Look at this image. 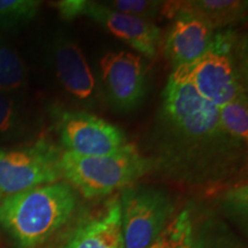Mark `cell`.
Instances as JSON below:
<instances>
[{"label":"cell","mask_w":248,"mask_h":248,"mask_svg":"<svg viewBox=\"0 0 248 248\" xmlns=\"http://www.w3.org/2000/svg\"><path fill=\"white\" fill-rule=\"evenodd\" d=\"M76 204V192L67 182L36 186L0 198V225L18 246L33 248L66 224Z\"/></svg>","instance_id":"obj_1"},{"label":"cell","mask_w":248,"mask_h":248,"mask_svg":"<svg viewBox=\"0 0 248 248\" xmlns=\"http://www.w3.org/2000/svg\"><path fill=\"white\" fill-rule=\"evenodd\" d=\"M60 167L62 178L88 199L128 187L148 169L147 160L129 142L114 153L99 156L63 152Z\"/></svg>","instance_id":"obj_2"},{"label":"cell","mask_w":248,"mask_h":248,"mask_svg":"<svg viewBox=\"0 0 248 248\" xmlns=\"http://www.w3.org/2000/svg\"><path fill=\"white\" fill-rule=\"evenodd\" d=\"M162 109L170 126L186 138H212L222 133L219 108L198 92L184 66L170 74L162 94Z\"/></svg>","instance_id":"obj_3"},{"label":"cell","mask_w":248,"mask_h":248,"mask_svg":"<svg viewBox=\"0 0 248 248\" xmlns=\"http://www.w3.org/2000/svg\"><path fill=\"white\" fill-rule=\"evenodd\" d=\"M121 203L124 248H148L170 221L173 207L164 192L151 186H128Z\"/></svg>","instance_id":"obj_4"},{"label":"cell","mask_w":248,"mask_h":248,"mask_svg":"<svg viewBox=\"0 0 248 248\" xmlns=\"http://www.w3.org/2000/svg\"><path fill=\"white\" fill-rule=\"evenodd\" d=\"M60 157V152L46 141L0 150V198L59 182Z\"/></svg>","instance_id":"obj_5"},{"label":"cell","mask_w":248,"mask_h":248,"mask_svg":"<svg viewBox=\"0 0 248 248\" xmlns=\"http://www.w3.org/2000/svg\"><path fill=\"white\" fill-rule=\"evenodd\" d=\"M229 49V43L224 37L218 36L213 38L209 49L202 57L184 64L198 92L218 108L245 93Z\"/></svg>","instance_id":"obj_6"},{"label":"cell","mask_w":248,"mask_h":248,"mask_svg":"<svg viewBox=\"0 0 248 248\" xmlns=\"http://www.w3.org/2000/svg\"><path fill=\"white\" fill-rule=\"evenodd\" d=\"M59 126L62 146L73 154L99 156L114 153L128 144L119 126L84 111H67Z\"/></svg>","instance_id":"obj_7"},{"label":"cell","mask_w":248,"mask_h":248,"mask_svg":"<svg viewBox=\"0 0 248 248\" xmlns=\"http://www.w3.org/2000/svg\"><path fill=\"white\" fill-rule=\"evenodd\" d=\"M107 97L121 110L138 107L146 94V75L142 59L130 52H109L100 61Z\"/></svg>","instance_id":"obj_8"},{"label":"cell","mask_w":248,"mask_h":248,"mask_svg":"<svg viewBox=\"0 0 248 248\" xmlns=\"http://www.w3.org/2000/svg\"><path fill=\"white\" fill-rule=\"evenodd\" d=\"M166 7L171 8L169 14H173V22L164 40V53L175 68L190 64L209 49L213 28L199 15L179 7L178 2Z\"/></svg>","instance_id":"obj_9"},{"label":"cell","mask_w":248,"mask_h":248,"mask_svg":"<svg viewBox=\"0 0 248 248\" xmlns=\"http://www.w3.org/2000/svg\"><path fill=\"white\" fill-rule=\"evenodd\" d=\"M84 15L91 17L130 47L147 58H154L161 42V30L153 22L113 11L106 5L88 2Z\"/></svg>","instance_id":"obj_10"},{"label":"cell","mask_w":248,"mask_h":248,"mask_svg":"<svg viewBox=\"0 0 248 248\" xmlns=\"http://www.w3.org/2000/svg\"><path fill=\"white\" fill-rule=\"evenodd\" d=\"M55 73L64 90L79 101L94 94L95 82L79 45L73 40L59 43L54 52Z\"/></svg>","instance_id":"obj_11"},{"label":"cell","mask_w":248,"mask_h":248,"mask_svg":"<svg viewBox=\"0 0 248 248\" xmlns=\"http://www.w3.org/2000/svg\"><path fill=\"white\" fill-rule=\"evenodd\" d=\"M120 202L111 200L106 212L80 226L63 248H124Z\"/></svg>","instance_id":"obj_12"},{"label":"cell","mask_w":248,"mask_h":248,"mask_svg":"<svg viewBox=\"0 0 248 248\" xmlns=\"http://www.w3.org/2000/svg\"><path fill=\"white\" fill-rule=\"evenodd\" d=\"M181 8L203 18L213 30L241 20L246 14L247 1L237 0H198L178 2Z\"/></svg>","instance_id":"obj_13"},{"label":"cell","mask_w":248,"mask_h":248,"mask_svg":"<svg viewBox=\"0 0 248 248\" xmlns=\"http://www.w3.org/2000/svg\"><path fill=\"white\" fill-rule=\"evenodd\" d=\"M148 248H194L193 225L188 210H183L169 221Z\"/></svg>","instance_id":"obj_14"},{"label":"cell","mask_w":248,"mask_h":248,"mask_svg":"<svg viewBox=\"0 0 248 248\" xmlns=\"http://www.w3.org/2000/svg\"><path fill=\"white\" fill-rule=\"evenodd\" d=\"M219 126L222 133L230 136L235 140L247 141L248 113L247 97L245 93L219 107Z\"/></svg>","instance_id":"obj_15"},{"label":"cell","mask_w":248,"mask_h":248,"mask_svg":"<svg viewBox=\"0 0 248 248\" xmlns=\"http://www.w3.org/2000/svg\"><path fill=\"white\" fill-rule=\"evenodd\" d=\"M26 78L23 61L13 48L0 43V93L20 89Z\"/></svg>","instance_id":"obj_16"},{"label":"cell","mask_w":248,"mask_h":248,"mask_svg":"<svg viewBox=\"0 0 248 248\" xmlns=\"http://www.w3.org/2000/svg\"><path fill=\"white\" fill-rule=\"evenodd\" d=\"M39 7L37 0H0V29H14L30 22Z\"/></svg>","instance_id":"obj_17"},{"label":"cell","mask_w":248,"mask_h":248,"mask_svg":"<svg viewBox=\"0 0 248 248\" xmlns=\"http://www.w3.org/2000/svg\"><path fill=\"white\" fill-rule=\"evenodd\" d=\"M163 2L151 0H114L108 1L106 6L113 11L148 20L159 13Z\"/></svg>","instance_id":"obj_18"},{"label":"cell","mask_w":248,"mask_h":248,"mask_svg":"<svg viewBox=\"0 0 248 248\" xmlns=\"http://www.w3.org/2000/svg\"><path fill=\"white\" fill-rule=\"evenodd\" d=\"M18 123L17 108L11 98L0 93V136L9 135Z\"/></svg>","instance_id":"obj_19"},{"label":"cell","mask_w":248,"mask_h":248,"mask_svg":"<svg viewBox=\"0 0 248 248\" xmlns=\"http://www.w3.org/2000/svg\"><path fill=\"white\" fill-rule=\"evenodd\" d=\"M88 2L85 0H62L55 6L62 17L66 20H73L80 15H84Z\"/></svg>","instance_id":"obj_20"},{"label":"cell","mask_w":248,"mask_h":248,"mask_svg":"<svg viewBox=\"0 0 248 248\" xmlns=\"http://www.w3.org/2000/svg\"><path fill=\"white\" fill-rule=\"evenodd\" d=\"M194 248H204V247H203L202 244L195 243V240H194Z\"/></svg>","instance_id":"obj_21"}]
</instances>
